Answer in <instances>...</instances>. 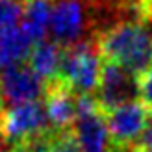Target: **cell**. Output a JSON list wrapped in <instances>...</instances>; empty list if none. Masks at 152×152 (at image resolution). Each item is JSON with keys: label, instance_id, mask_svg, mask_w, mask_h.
Wrapping results in <instances>:
<instances>
[{"label": "cell", "instance_id": "5", "mask_svg": "<svg viewBox=\"0 0 152 152\" xmlns=\"http://www.w3.org/2000/svg\"><path fill=\"white\" fill-rule=\"evenodd\" d=\"M50 121L45 108V100L26 102L19 106L4 108L0 121V139L7 148L17 147L32 135L50 130Z\"/></svg>", "mask_w": 152, "mask_h": 152}, {"label": "cell", "instance_id": "10", "mask_svg": "<svg viewBox=\"0 0 152 152\" xmlns=\"http://www.w3.org/2000/svg\"><path fill=\"white\" fill-rule=\"evenodd\" d=\"M34 41L19 24L0 30V69L28 63Z\"/></svg>", "mask_w": 152, "mask_h": 152}, {"label": "cell", "instance_id": "6", "mask_svg": "<svg viewBox=\"0 0 152 152\" xmlns=\"http://www.w3.org/2000/svg\"><path fill=\"white\" fill-rule=\"evenodd\" d=\"M95 102L102 113H108L124 104L139 100L137 76L115 63L104 61L100 80L95 91Z\"/></svg>", "mask_w": 152, "mask_h": 152}, {"label": "cell", "instance_id": "18", "mask_svg": "<svg viewBox=\"0 0 152 152\" xmlns=\"http://www.w3.org/2000/svg\"><path fill=\"white\" fill-rule=\"evenodd\" d=\"M0 152H7V147L4 145V143H0Z\"/></svg>", "mask_w": 152, "mask_h": 152}, {"label": "cell", "instance_id": "17", "mask_svg": "<svg viewBox=\"0 0 152 152\" xmlns=\"http://www.w3.org/2000/svg\"><path fill=\"white\" fill-rule=\"evenodd\" d=\"M7 152H22L19 147H11V148H7Z\"/></svg>", "mask_w": 152, "mask_h": 152}, {"label": "cell", "instance_id": "12", "mask_svg": "<svg viewBox=\"0 0 152 152\" xmlns=\"http://www.w3.org/2000/svg\"><path fill=\"white\" fill-rule=\"evenodd\" d=\"M61 47L50 39H45L41 43H35L32 48V54L28 58V65L32 71L41 76L45 82L56 78L58 69H59V59H61Z\"/></svg>", "mask_w": 152, "mask_h": 152}, {"label": "cell", "instance_id": "9", "mask_svg": "<svg viewBox=\"0 0 152 152\" xmlns=\"http://www.w3.org/2000/svg\"><path fill=\"white\" fill-rule=\"evenodd\" d=\"M43 100H45L50 126L54 130H71L76 119L78 96L69 89V86H65L59 78L48 80Z\"/></svg>", "mask_w": 152, "mask_h": 152}, {"label": "cell", "instance_id": "11", "mask_svg": "<svg viewBox=\"0 0 152 152\" xmlns=\"http://www.w3.org/2000/svg\"><path fill=\"white\" fill-rule=\"evenodd\" d=\"M52 0H24L20 15V28L34 43H41L48 37Z\"/></svg>", "mask_w": 152, "mask_h": 152}, {"label": "cell", "instance_id": "15", "mask_svg": "<svg viewBox=\"0 0 152 152\" xmlns=\"http://www.w3.org/2000/svg\"><path fill=\"white\" fill-rule=\"evenodd\" d=\"M128 150L130 152H152V113H150L145 128H143L141 135L135 139V143Z\"/></svg>", "mask_w": 152, "mask_h": 152}, {"label": "cell", "instance_id": "4", "mask_svg": "<svg viewBox=\"0 0 152 152\" xmlns=\"http://www.w3.org/2000/svg\"><path fill=\"white\" fill-rule=\"evenodd\" d=\"M72 134L80 152H128L113 143L102 111L93 95H82L76 102V119Z\"/></svg>", "mask_w": 152, "mask_h": 152}, {"label": "cell", "instance_id": "13", "mask_svg": "<svg viewBox=\"0 0 152 152\" xmlns=\"http://www.w3.org/2000/svg\"><path fill=\"white\" fill-rule=\"evenodd\" d=\"M24 0H0V30L15 26L22 15Z\"/></svg>", "mask_w": 152, "mask_h": 152}, {"label": "cell", "instance_id": "7", "mask_svg": "<svg viewBox=\"0 0 152 152\" xmlns=\"http://www.w3.org/2000/svg\"><path fill=\"white\" fill-rule=\"evenodd\" d=\"M47 82L37 76L28 63L0 69V95L4 106H19L26 102H39L45 98Z\"/></svg>", "mask_w": 152, "mask_h": 152}, {"label": "cell", "instance_id": "14", "mask_svg": "<svg viewBox=\"0 0 152 152\" xmlns=\"http://www.w3.org/2000/svg\"><path fill=\"white\" fill-rule=\"evenodd\" d=\"M137 86H139V102L152 113V65L143 74L137 76Z\"/></svg>", "mask_w": 152, "mask_h": 152}, {"label": "cell", "instance_id": "2", "mask_svg": "<svg viewBox=\"0 0 152 152\" xmlns=\"http://www.w3.org/2000/svg\"><path fill=\"white\" fill-rule=\"evenodd\" d=\"M98 11L93 0H52L48 37L61 48L95 39L98 34Z\"/></svg>", "mask_w": 152, "mask_h": 152}, {"label": "cell", "instance_id": "1", "mask_svg": "<svg viewBox=\"0 0 152 152\" xmlns=\"http://www.w3.org/2000/svg\"><path fill=\"white\" fill-rule=\"evenodd\" d=\"M102 61L143 74L152 65V22L130 17L102 28L95 37Z\"/></svg>", "mask_w": 152, "mask_h": 152}, {"label": "cell", "instance_id": "16", "mask_svg": "<svg viewBox=\"0 0 152 152\" xmlns=\"http://www.w3.org/2000/svg\"><path fill=\"white\" fill-rule=\"evenodd\" d=\"M4 100H2V95H0V121H2V113H4Z\"/></svg>", "mask_w": 152, "mask_h": 152}, {"label": "cell", "instance_id": "3", "mask_svg": "<svg viewBox=\"0 0 152 152\" xmlns=\"http://www.w3.org/2000/svg\"><path fill=\"white\" fill-rule=\"evenodd\" d=\"M102 58L96 48V41L91 39L86 43L67 47L61 50L59 69L56 78H59L76 96L95 95L102 71Z\"/></svg>", "mask_w": 152, "mask_h": 152}, {"label": "cell", "instance_id": "8", "mask_svg": "<svg viewBox=\"0 0 152 152\" xmlns=\"http://www.w3.org/2000/svg\"><path fill=\"white\" fill-rule=\"evenodd\" d=\"M102 115L113 143L117 147L128 150L135 143V139L141 135L143 128H145L150 117V111L139 100H135L111 110L108 113H102Z\"/></svg>", "mask_w": 152, "mask_h": 152}]
</instances>
